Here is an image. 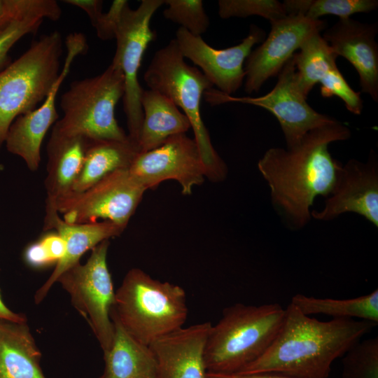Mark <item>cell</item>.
<instances>
[{
  "mask_svg": "<svg viewBox=\"0 0 378 378\" xmlns=\"http://www.w3.org/2000/svg\"><path fill=\"white\" fill-rule=\"evenodd\" d=\"M350 136L349 127L337 120L312 130L294 147L269 148L259 160L272 205L291 230L309 222L316 197L332 192L342 164L332 157L328 146Z\"/></svg>",
  "mask_w": 378,
  "mask_h": 378,
  "instance_id": "6da1fadb",
  "label": "cell"
},
{
  "mask_svg": "<svg viewBox=\"0 0 378 378\" xmlns=\"http://www.w3.org/2000/svg\"><path fill=\"white\" fill-rule=\"evenodd\" d=\"M282 326L266 352L234 374L274 372L292 378H328L337 358L377 325L353 318L321 321L290 303Z\"/></svg>",
  "mask_w": 378,
  "mask_h": 378,
  "instance_id": "7a4b0ae2",
  "label": "cell"
},
{
  "mask_svg": "<svg viewBox=\"0 0 378 378\" xmlns=\"http://www.w3.org/2000/svg\"><path fill=\"white\" fill-rule=\"evenodd\" d=\"M188 314L186 294L182 287L132 268L115 293L110 316L130 336L149 346L183 327Z\"/></svg>",
  "mask_w": 378,
  "mask_h": 378,
  "instance_id": "3957f363",
  "label": "cell"
},
{
  "mask_svg": "<svg viewBox=\"0 0 378 378\" xmlns=\"http://www.w3.org/2000/svg\"><path fill=\"white\" fill-rule=\"evenodd\" d=\"M285 312L277 303H236L225 308L208 337L204 352L206 372L234 374L258 360L276 338Z\"/></svg>",
  "mask_w": 378,
  "mask_h": 378,
  "instance_id": "277c9868",
  "label": "cell"
},
{
  "mask_svg": "<svg viewBox=\"0 0 378 378\" xmlns=\"http://www.w3.org/2000/svg\"><path fill=\"white\" fill-rule=\"evenodd\" d=\"M175 39L157 50L144 75L150 90L164 95L188 117L194 139L206 169V178L218 183L227 176V169L214 149L201 116V100L212 83L198 69L188 65Z\"/></svg>",
  "mask_w": 378,
  "mask_h": 378,
  "instance_id": "5b68a950",
  "label": "cell"
},
{
  "mask_svg": "<svg viewBox=\"0 0 378 378\" xmlns=\"http://www.w3.org/2000/svg\"><path fill=\"white\" fill-rule=\"evenodd\" d=\"M124 93L123 74L113 63L97 76L73 81L61 96L63 115L52 126L50 135L80 136L90 140L128 139L115 118V106Z\"/></svg>",
  "mask_w": 378,
  "mask_h": 378,
  "instance_id": "8992f818",
  "label": "cell"
},
{
  "mask_svg": "<svg viewBox=\"0 0 378 378\" xmlns=\"http://www.w3.org/2000/svg\"><path fill=\"white\" fill-rule=\"evenodd\" d=\"M62 48L59 31L42 35L0 71V148L14 120L47 96L61 71Z\"/></svg>",
  "mask_w": 378,
  "mask_h": 378,
  "instance_id": "52a82bcc",
  "label": "cell"
},
{
  "mask_svg": "<svg viewBox=\"0 0 378 378\" xmlns=\"http://www.w3.org/2000/svg\"><path fill=\"white\" fill-rule=\"evenodd\" d=\"M109 240L92 249L86 262L73 265L57 279L74 308L86 319L103 353L112 346L115 327L110 316L115 298L107 266Z\"/></svg>",
  "mask_w": 378,
  "mask_h": 378,
  "instance_id": "ba28073f",
  "label": "cell"
},
{
  "mask_svg": "<svg viewBox=\"0 0 378 378\" xmlns=\"http://www.w3.org/2000/svg\"><path fill=\"white\" fill-rule=\"evenodd\" d=\"M162 4L163 0H142L135 9L128 4L122 12L115 36L116 49L111 63L118 66L124 76L122 99L127 134L138 144L144 117L141 104L144 90L139 82L138 73L146 49L156 38L150 27V20Z\"/></svg>",
  "mask_w": 378,
  "mask_h": 378,
  "instance_id": "9c48e42d",
  "label": "cell"
},
{
  "mask_svg": "<svg viewBox=\"0 0 378 378\" xmlns=\"http://www.w3.org/2000/svg\"><path fill=\"white\" fill-rule=\"evenodd\" d=\"M295 66L292 57L278 74V80L272 90L258 97H234L214 88L204 94L211 106L228 102H239L261 107L270 111L278 120L287 148L299 144L312 130L334 123L335 118L317 112L298 90Z\"/></svg>",
  "mask_w": 378,
  "mask_h": 378,
  "instance_id": "30bf717a",
  "label": "cell"
},
{
  "mask_svg": "<svg viewBox=\"0 0 378 378\" xmlns=\"http://www.w3.org/2000/svg\"><path fill=\"white\" fill-rule=\"evenodd\" d=\"M146 190L129 169H119L83 192L59 200L55 208L69 223L103 219L126 228Z\"/></svg>",
  "mask_w": 378,
  "mask_h": 378,
  "instance_id": "8fae6325",
  "label": "cell"
},
{
  "mask_svg": "<svg viewBox=\"0 0 378 378\" xmlns=\"http://www.w3.org/2000/svg\"><path fill=\"white\" fill-rule=\"evenodd\" d=\"M65 46L66 54L64 65L42 104L34 110L18 116L6 137L7 150L21 158L32 172L39 167L41 147L47 132L58 120L56 99L61 85L76 57L85 53L88 48L86 37L80 32L69 34Z\"/></svg>",
  "mask_w": 378,
  "mask_h": 378,
  "instance_id": "7c38bea8",
  "label": "cell"
},
{
  "mask_svg": "<svg viewBox=\"0 0 378 378\" xmlns=\"http://www.w3.org/2000/svg\"><path fill=\"white\" fill-rule=\"evenodd\" d=\"M131 174L146 190L167 180H175L183 195L206 178V169L194 139L186 134L169 137L160 146L139 153L129 168Z\"/></svg>",
  "mask_w": 378,
  "mask_h": 378,
  "instance_id": "4fadbf2b",
  "label": "cell"
},
{
  "mask_svg": "<svg viewBox=\"0 0 378 378\" xmlns=\"http://www.w3.org/2000/svg\"><path fill=\"white\" fill-rule=\"evenodd\" d=\"M270 24L268 36L246 59L244 90L248 94L259 91L269 78L277 76L302 43L326 26L323 20L301 15H287Z\"/></svg>",
  "mask_w": 378,
  "mask_h": 378,
  "instance_id": "5bb4252c",
  "label": "cell"
},
{
  "mask_svg": "<svg viewBox=\"0 0 378 378\" xmlns=\"http://www.w3.org/2000/svg\"><path fill=\"white\" fill-rule=\"evenodd\" d=\"M265 38V31L251 24L246 37L239 44L225 49L210 46L201 36L193 35L182 27L177 29L174 39L184 58L198 66L218 90L232 95L244 80V64L252 48Z\"/></svg>",
  "mask_w": 378,
  "mask_h": 378,
  "instance_id": "9a60e30c",
  "label": "cell"
},
{
  "mask_svg": "<svg viewBox=\"0 0 378 378\" xmlns=\"http://www.w3.org/2000/svg\"><path fill=\"white\" fill-rule=\"evenodd\" d=\"M347 212L359 214L378 227V167L374 154L365 163L351 159L342 165L323 209L312 211L311 216L330 220Z\"/></svg>",
  "mask_w": 378,
  "mask_h": 378,
  "instance_id": "2e32d148",
  "label": "cell"
},
{
  "mask_svg": "<svg viewBox=\"0 0 378 378\" xmlns=\"http://www.w3.org/2000/svg\"><path fill=\"white\" fill-rule=\"evenodd\" d=\"M377 24L351 18L340 19L324 30L322 37L332 50L348 60L357 71L361 91L378 102V45Z\"/></svg>",
  "mask_w": 378,
  "mask_h": 378,
  "instance_id": "e0dca14e",
  "label": "cell"
},
{
  "mask_svg": "<svg viewBox=\"0 0 378 378\" xmlns=\"http://www.w3.org/2000/svg\"><path fill=\"white\" fill-rule=\"evenodd\" d=\"M211 326L204 322L182 327L151 343L155 378H206L204 352Z\"/></svg>",
  "mask_w": 378,
  "mask_h": 378,
  "instance_id": "ac0fdd59",
  "label": "cell"
},
{
  "mask_svg": "<svg viewBox=\"0 0 378 378\" xmlns=\"http://www.w3.org/2000/svg\"><path fill=\"white\" fill-rule=\"evenodd\" d=\"M53 229L64 241L65 253L46 282L34 295L36 304H39L47 295L59 276L73 265L80 262V257L88 250L104 240L118 237L125 228L110 221L89 223H69L58 215L57 209L46 206L43 230Z\"/></svg>",
  "mask_w": 378,
  "mask_h": 378,
  "instance_id": "d6986e66",
  "label": "cell"
},
{
  "mask_svg": "<svg viewBox=\"0 0 378 378\" xmlns=\"http://www.w3.org/2000/svg\"><path fill=\"white\" fill-rule=\"evenodd\" d=\"M89 141L80 136L50 135L46 148V206L55 208L57 202L71 194L81 169Z\"/></svg>",
  "mask_w": 378,
  "mask_h": 378,
  "instance_id": "ffe728a7",
  "label": "cell"
},
{
  "mask_svg": "<svg viewBox=\"0 0 378 378\" xmlns=\"http://www.w3.org/2000/svg\"><path fill=\"white\" fill-rule=\"evenodd\" d=\"M27 321L0 318V378H46Z\"/></svg>",
  "mask_w": 378,
  "mask_h": 378,
  "instance_id": "44dd1931",
  "label": "cell"
},
{
  "mask_svg": "<svg viewBox=\"0 0 378 378\" xmlns=\"http://www.w3.org/2000/svg\"><path fill=\"white\" fill-rule=\"evenodd\" d=\"M141 104L144 115L139 139L141 153L153 150L169 137L186 134L191 128L188 117L157 91L144 90Z\"/></svg>",
  "mask_w": 378,
  "mask_h": 378,
  "instance_id": "7402d4cb",
  "label": "cell"
},
{
  "mask_svg": "<svg viewBox=\"0 0 378 378\" xmlns=\"http://www.w3.org/2000/svg\"><path fill=\"white\" fill-rule=\"evenodd\" d=\"M139 153V144L130 137L125 141L90 140L71 194L83 192L115 171L129 169Z\"/></svg>",
  "mask_w": 378,
  "mask_h": 378,
  "instance_id": "603a6c76",
  "label": "cell"
},
{
  "mask_svg": "<svg viewBox=\"0 0 378 378\" xmlns=\"http://www.w3.org/2000/svg\"><path fill=\"white\" fill-rule=\"evenodd\" d=\"M112 321L113 342L104 353V368L99 378H155L156 362L149 346L130 336L116 321Z\"/></svg>",
  "mask_w": 378,
  "mask_h": 378,
  "instance_id": "cb8c5ba5",
  "label": "cell"
},
{
  "mask_svg": "<svg viewBox=\"0 0 378 378\" xmlns=\"http://www.w3.org/2000/svg\"><path fill=\"white\" fill-rule=\"evenodd\" d=\"M295 82L299 92L307 99L313 87L333 68L337 56L322 37L321 32L311 35L293 56Z\"/></svg>",
  "mask_w": 378,
  "mask_h": 378,
  "instance_id": "d4e9b609",
  "label": "cell"
},
{
  "mask_svg": "<svg viewBox=\"0 0 378 378\" xmlns=\"http://www.w3.org/2000/svg\"><path fill=\"white\" fill-rule=\"evenodd\" d=\"M290 303L307 316L325 314L333 318H358L378 323L377 289L370 294L346 300L318 298L296 294L292 297Z\"/></svg>",
  "mask_w": 378,
  "mask_h": 378,
  "instance_id": "484cf974",
  "label": "cell"
},
{
  "mask_svg": "<svg viewBox=\"0 0 378 378\" xmlns=\"http://www.w3.org/2000/svg\"><path fill=\"white\" fill-rule=\"evenodd\" d=\"M282 4L287 15H301L311 20L328 15L346 19L378 7L377 0H286Z\"/></svg>",
  "mask_w": 378,
  "mask_h": 378,
  "instance_id": "4316f807",
  "label": "cell"
},
{
  "mask_svg": "<svg viewBox=\"0 0 378 378\" xmlns=\"http://www.w3.org/2000/svg\"><path fill=\"white\" fill-rule=\"evenodd\" d=\"M342 378H378V337L358 341L344 354Z\"/></svg>",
  "mask_w": 378,
  "mask_h": 378,
  "instance_id": "83f0119b",
  "label": "cell"
},
{
  "mask_svg": "<svg viewBox=\"0 0 378 378\" xmlns=\"http://www.w3.org/2000/svg\"><path fill=\"white\" fill-rule=\"evenodd\" d=\"M218 7L222 19L257 15L271 23L287 16L282 2L276 0H219Z\"/></svg>",
  "mask_w": 378,
  "mask_h": 378,
  "instance_id": "f1b7e54d",
  "label": "cell"
},
{
  "mask_svg": "<svg viewBox=\"0 0 378 378\" xmlns=\"http://www.w3.org/2000/svg\"><path fill=\"white\" fill-rule=\"evenodd\" d=\"M164 17L181 25L190 34L201 36L209 26V19L201 0H166Z\"/></svg>",
  "mask_w": 378,
  "mask_h": 378,
  "instance_id": "f546056e",
  "label": "cell"
},
{
  "mask_svg": "<svg viewBox=\"0 0 378 378\" xmlns=\"http://www.w3.org/2000/svg\"><path fill=\"white\" fill-rule=\"evenodd\" d=\"M31 15L57 21L62 10L55 0H0V32L14 20Z\"/></svg>",
  "mask_w": 378,
  "mask_h": 378,
  "instance_id": "4dcf8cb0",
  "label": "cell"
},
{
  "mask_svg": "<svg viewBox=\"0 0 378 378\" xmlns=\"http://www.w3.org/2000/svg\"><path fill=\"white\" fill-rule=\"evenodd\" d=\"M319 83L321 94L323 97L337 96L343 101L346 109L351 113L355 115L361 113L363 103L360 92L351 88L337 66L331 69Z\"/></svg>",
  "mask_w": 378,
  "mask_h": 378,
  "instance_id": "1f68e13d",
  "label": "cell"
},
{
  "mask_svg": "<svg viewBox=\"0 0 378 378\" xmlns=\"http://www.w3.org/2000/svg\"><path fill=\"white\" fill-rule=\"evenodd\" d=\"M44 20L34 15L20 18L0 32V71L12 62L8 55L12 47L24 36L36 32Z\"/></svg>",
  "mask_w": 378,
  "mask_h": 378,
  "instance_id": "d6a6232c",
  "label": "cell"
},
{
  "mask_svg": "<svg viewBox=\"0 0 378 378\" xmlns=\"http://www.w3.org/2000/svg\"><path fill=\"white\" fill-rule=\"evenodd\" d=\"M129 4L125 0H115L106 13H101L92 24L97 36L102 40L115 38V32L125 8Z\"/></svg>",
  "mask_w": 378,
  "mask_h": 378,
  "instance_id": "836d02e7",
  "label": "cell"
},
{
  "mask_svg": "<svg viewBox=\"0 0 378 378\" xmlns=\"http://www.w3.org/2000/svg\"><path fill=\"white\" fill-rule=\"evenodd\" d=\"M53 263H57L65 253V243L55 231L44 234L39 240Z\"/></svg>",
  "mask_w": 378,
  "mask_h": 378,
  "instance_id": "e575fe53",
  "label": "cell"
},
{
  "mask_svg": "<svg viewBox=\"0 0 378 378\" xmlns=\"http://www.w3.org/2000/svg\"><path fill=\"white\" fill-rule=\"evenodd\" d=\"M25 262L34 267L53 264L46 249L39 241L29 245L24 253Z\"/></svg>",
  "mask_w": 378,
  "mask_h": 378,
  "instance_id": "d590c367",
  "label": "cell"
},
{
  "mask_svg": "<svg viewBox=\"0 0 378 378\" xmlns=\"http://www.w3.org/2000/svg\"><path fill=\"white\" fill-rule=\"evenodd\" d=\"M206 378H292L278 373L260 372L254 374L206 373Z\"/></svg>",
  "mask_w": 378,
  "mask_h": 378,
  "instance_id": "8d00e7d4",
  "label": "cell"
},
{
  "mask_svg": "<svg viewBox=\"0 0 378 378\" xmlns=\"http://www.w3.org/2000/svg\"><path fill=\"white\" fill-rule=\"evenodd\" d=\"M0 318L10 321L22 322L27 321L24 314H19L10 310L4 303L0 291Z\"/></svg>",
  "mask_w": 378,
  "mask_h": 378,
  "instance_id": "74e56055",
  "label": "cell"
}]
</instances>
